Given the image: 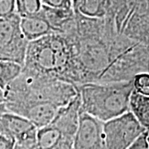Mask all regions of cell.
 Masks as SVG:
<instances>
[{"instance_id": "cell-1", "label": "cell", "mask_w": 149, "mask_h": 149, "mask_svg": "<svg viewBox=\"0 0 149 149\" xmlns=\"http://www.w3.org/2000/svg\"><path fill=\"white\" fill-rule=\"evenodd\" d=\"M22 70L80 85L74 45L61 34H51L29 42Z\"/></svg>"}, {"instance_id": "cell-10", "label": "cell", "mask_w": 149, "mask_h": 149, "mask_svg": "<svg viewBox=\"0 0 149 149\" xmlns=\"http://www.w3.org/2000/svg\"><path fill=\"white\" fill-rule=\"evenodd\" d=\"M22 71V65L0 61V89L4 91L11 83L21 74Z\"/></svg>"}, {"instance_id": "cell-13", "label": "cell", "mask_w": 149, "mask_h": 149, "mask_svg": "<svg viewBox=\"0 0 149 149\" xmlns=\"http://www.w3.org/2000/svg\"><path fill=\"white\" fill-rule=\"evenodd\" d=\"M43 6L51 8L62 9V10H72L73 3L72 0H40Z\"/></svg>"}, {"instance_id": "cell-8", "label": "cell", "mask_w": 149, "mask_h": 149, "mask_svg": "<svg viewBox=\"0 0 149 149\" xmlns=\"http://www.w3.org/2000/svg\"><path fill=\"white\" fill-rule=\"evenodd\" d=\"M21 29L27 42H32L51 34H56L46 18L39 13L35 16L21 18Z\"/></svg>"}, {"instance_id": "cell-4", "label": "cell", "mask_w": 149, "mask_h": 149, "mask_svg": "<svg viewBox=\"0 0 149 149\" xmlns=\"http://www.w3.org/2000/svg\"><path fill=\"white\" fill-rule=\"evenodd\" d=\"M80 113L78 95L69 104L59 109L49 124L37 129L35 149H72Z\"/></svg>"}, {"instance_id": "cell-12", "label": "cell", "mask_w": 149, "mask_h": 149, "mask_svg": "<svg viewBox=\"0 0 149 149\" xmlns=\"http://www.w3.org/2000/svg\"><path fill=\"white\" fill-rule=\"evenodd\" d=\"M134 91L142 95L149 96V74L142 73L136 75L133 79Z\"/></svg>"}, {"instance_id": "cell-2", "label": "cell", "mask_w": 149, "mask_h": 149, "mask_svg": "<svg viewBox=\"0 0 149 149\" xmlns=\"http://www.w3.org/2000/svg\"><path fill=\"white\" fill-rule=\"evenodd\" d=\"M78 95L76 85L22 70L4 90L3 104L8 112L32 105L50 104L60 109L69 104Z\"/></svg>"}, {"instance_id": "cell-16", "label": "cell", "mask_w": 149, "mask_h": 149, "mask_svg": "<svg viewBox=\"0 0 149 149\" xmlns=\"http://www.w3.org/2000/svg\"><path fill=\"white\" fill-rule=\"evenodd\" d=\"M16 142L5 135L0 134V149H14Z\"/></svg>"}, {"instance_id": "cell-5", "label": "cell", "mask_w": 149, "mask_h": 149, "mask_svg": "<svg viewBox=\"0 0 149 149\" xmlns=\"http://www.w3.org/2000/svg\"><path fill=\"white\" fill-rule=\"evenodd\" d=\"M21 17L16 13L0 17V61L23 66L28 42L21 29Z\"/></svg>"}, {"instance_id": "cell-6", "label": "cell", "mask_w": 149, "mask_h": 149, "mask_svg": "<svg viewBox=\"0 0 149 149\" xmlns=\"http://www.w3.org/2000/svg\"><path fill=\"white\" fill-rule=\"evenodd\" d=\"M146 131L131 111L104 123L106 149H127Z\"/></svg>"}, {"instance_id": "cell-15", "label": "cell", "mask_w": 149, "mask_h": 149, "mask_svg": "<svg viewBox=\"0 0 149 149\" xmlns=\"http://www.w3.org/2000/svg\"><path fill=\"white\" fill-rule=\"evenodd\" d=\"M148 135V131L144 132L134 142L130 144V146L127 149H148V141H147Z\"/></svg>"}, {"instance_id": "cell-7", "label": "cell", "mask_w": 149, "mask_h": 149, "mask_svg": "<svg viewBox=\"0 0 149 149\" xmlns=\"http://www.w3.org/2000/svg\"><path fill=\"white\" fill-rule=\"evenodd\" d=\"M103 125L101 121L80 112L72 149H106Z\"/></svg>"}, {"instance_id": "cell-9", "label": "cell", "mask_w": 149, "mask_h": 149, "mask_svg": "<svg viewBox=\"0 0 149 149\" xmlns=\"http://www.w3.org/2000/svg\"><path fill=\"white\" fill-rule=\"evenodd\" d=\"M130 111L149 133V96L133 91L130 99Z\"/></svg>"}, {"instance_id": "cell-14", "label": "cell", "mask_w": 149, "mask_h": 149, "mask_svg": "<svg viewBox=\"0 0 149 149\" xmlns=\"http://www.w3.org/2000/svg\"><path fill=\"white\" fill-rule=\"evenodd\" d=\"M16 13V0H0V17H7Z\"/></svg>"}, {"instance_id": "cell-17", "label": "cell", "mask_w": 149, "mask_h": 149, "mask_svg": "<svg viewBox=\"0 0 149 149\" xmlns=\"http://www.w3.org/2000/svg\"><path fill=\"white\" fill-rule=\"evenodd\" d=\"M4 102V91L0 89V104H3Z\"/></svg>"}, {"instance_id": "cell-11", "label": "cell", "mask_w": 149, "mask_h": 149, "mask_svg": "<svg viewBox=\"0 0 149 149\" xmlns=\"http://www.w3.org/2000/svg\"><path fill=\"white\" fill-rule=\"evenodd\" d=\"M16 7L17 13L23 18L38 14L42 4L40 0H16Z\"/></svg>"}, {"instance_id": "cell-3", "label": "cell", "mask_w": 149, "mask_h": 149, "mask_svg": "<svg viewBox=\"0 0 149 149\" xmlns=\"http://www.w3.org/2000/svg\"><path fill=\"white\" fill-rule=\"evenodd\" d=\"M80 112L103 123L130 111L134 91L133 80L109 83H85L77 85Z\"/></svg>"}]
</instances>
